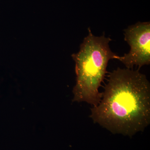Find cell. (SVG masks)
Instances as JSON below:
<instances>
[{
	"mask_svg": "<svg viewBox=\"0 0 150 150\" xmlns=\"http://www.w3.org/2000/svg\"><path fill=\"white\" fill-rule=\"evenodd\" d=\"M88 35L81 44L79 51L72 55L76 63V82L73 89V101L85 102L94 106L98 105L102 98L100 86L107 72L108 62L118 59L109 46L111 39L104 33L95 36L88 28Z\"/></svg>",
	"mask_w": 150,
	"mask_h": 150,
	"instance_id": "obj_2",
	"label": "cell"
},
{
	"mask_svg": "<svg viewBox=\"0 0 150 150\" xmlns=\"http://www.w3.org/2000/svg\"><path fill=\"white\" fill-rule=\"evenodd\" d=\"M125 41L131 49L128 54L118 57L127 69L139 68L150 64V23L138 22L124 30Z\"/></svg>",
	"mask_w": 150,
	"mask_h": 150,
	"instance_id": "obj_3",
	"label": "cell"
},
{
	"mask_svg": "<svg viewBox=\"0 0 150 150\" xmlns=\"http://www.w3.org/2000/svg\"><path fill=\"white\" fill-rule=\"evenodd\" d=\"M99 104L90 117L114 134L132 137L150 123V84L139 70L110 73Z\"/></svg>",
	"mask_w": 150,
	"mask_h": 150,
	"instance_id": "obj_1",
	"label": "cell"
}]
</instances>
